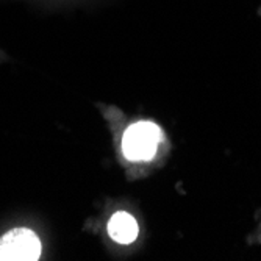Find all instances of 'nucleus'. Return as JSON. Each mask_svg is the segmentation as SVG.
<instances>
[{
	"label": "nucleus",
	"mask_w": 261,
	"mask_h": 261,
	"mask_svg": "<svg viewBox=\"0 0 261 261\" xmlns=\"http://www.w3.org/2000/svg\"><path fill=\"white\" fill-rule=\"evenodd\" d=\"M163 132L153 122H136L130 125L124 135V153L130 161H149L153 158Z\"/></svg>",
	"instance_id": "obj_1"
},
{
	"label": "nucleus",
	"mask_w": 261,
	"mask_h": 261,
	"mask_svg": "<svg viewBox=\"0 0 261 261\" xmlns=\"http://www.w3.org/2000/svg\"><path fill=\"white\" fill-rule=\"evenodd\" d=\"M39 255L41 243L29 228H14L0 238V261H36Z\"/></svg>",
	"instance_id": "obj_2"
},
{
	"label": "nucleus",
	"mask_w": 261,
	"mask_h": 261,
	"mask_svg": "<svg viewBox=\"0 0 261 261\" xmlns=\"http://www.w3.org/2000/svg\"><path fill=\"white\" fill-rule=\"evenodd\" d=\"M108 233L119 244H130L138 238V222L125 211H119L110 219Z\"/></svg>",
	"instance_id": "obj_3"
}]
</instances>
